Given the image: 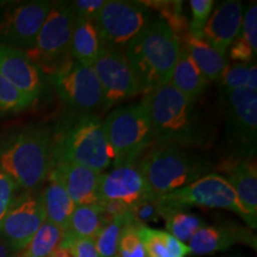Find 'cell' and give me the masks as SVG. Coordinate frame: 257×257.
<instances>
[{
  "mask_svg": "<svg viewBox=\"0 0 257 257\" xmlns=\"http://www.w3.org/2000/svg\"><path fill=\"white\" fill-rule=\"evenodd\" d=\"M243 14L244 10L240 2H223L208 18L202 32V40L214 48L220 55L225 56L231 43L239 35Z\"/></svg>",
  "mask_w": 257,
  "mask_h": 257,
  "instance_id": "ac0fdd59",
  "label": "cell"
},
{
  "mask_svg": "<svg viewBox=\"0 0 257 257\" xmlns=\"http://www.w3.org/2000/svg\"><path fill=\"white\" fill-rule=\"evenodd\" d=\"M213 4V0H191L189 2L192 12V21L188 25L189 36L202 40V32L211 16Z\"/></svg>",
  "mask_w": 257,
  "mask_h": 257,
  "instance_id": "e575fe53",
  "label": "cell"
},
{
  "mask_svg": "<svg viewBox=\"0 0 257 257\" xmlns=\"http://www.w3.org/2000/svg\"><path fill=\"white\" fill-rule=\"evenodd\" d=\"M106 225L99 205H79L70 217L68 232L79 238L94 239Z\"/></svg>",
  "mask_w": 257,
  "mask_h": 257,
  "instance_id": "d4e9b609",
  "label": "cell"
},
{
  "mask_svg": "<svg viewBox=\"0 0 257 257\" xmlns=\"http://www.w3.org/2000/svg\"><path fill=\"white\" fill-rule=\"evenodd\" d=\"M244 18L242 21L239 35L244 40L248 42L251 47L253 53L257 55V5L256 3L250 4L243 14Z\"/></svg>",
  "mask_w": 257,
  "mask_h": 257,
  "instance_id": "8d00e7d4",
  "label": "cell"
},
{
  "mask_svg": "<svg viewBox=\"0 0 257 257\" xmlns=\"http://www.w3.org/2000/svg\"><path fill=\"white\" fill-rule=\"evenodd\" d=\"M61 244L68 248L72 257H99L94 239L79 238L66 232Z\"/></svg>",
  "mask_w": 257,
  "mask_h": 257,
  "instance_id": "d590c367",
  "label": "cell"
},
{
  "mask_svg": "<svg viewBox=\"0 0 257 257\" xmlns=\"http://www.w3.org/2000/svg\"><path fill=\"white\" fill-rule=\"evenodd\" d=\"M42 199L46 212V221L67 231L75 204L67 194L66 189L57 182L49 181V185L42 192Z\"/></svg>",
  "mask_w": 257,
  "mask_h": 257,
  "instance_id": "cb8c5ba5",
  "label": "cell"
},
{
  "mask_svg": "<svg viewBox=\"0 0 257 257\" xmlns=\"http://www.w3.org/2000/svg\"><path fill=\"white\" fill-rule=\"evenodd\" d=\"M66 231L56 225L44 221L18 257H50L62 242Z\"/></svg>",
  "mask_w": 257,
  "mask_h": 257,
  "instance_id": "4316f807",
  "label": "cell"
},
{
  "mask_svg": "<svg viewBox=\"0 0 257 257\" xmlns=\"http://www.w3.org/2000/svg\"><path fill=\"white\" fill-rule=\"evenodd\" d=\"M169 83L193 101L197 100L208 86L206 78L202 75L182 44L181 53Z\"/></svg>",
  "mask_w": 257,
  "mask_h": 257,
  "instance_id": "603a6c76",
  "label": "cell"
},
{
  "mask_svg": "<svg viewBox=\"0 0 257 257\" xmlns=\"http://www.w3.org/2000/svg\"><path fill=\"white\" fill-rule=\"evenodd\" d=\"M75 22L76 15L70 2L53 3L34 47L25 50L31 62L43 74L49 75L57 67L72 59L70 42Z\"/></svg>",
  "mask_w": 257,
  "mask_h": 257,
  "instance_id": "52a82bcc",
  "label": "cell"
},
{
  "mask_svg": "<svg viewBox=\"0 0 257 257\" xmlns=\"http://www.w3.org/2000/svg\"><path fill=\"white\" fill-rule=\"evenodd\" d=\"M137 166L153 198L186 187L213 169L211 161L200 154L156 144L147 150Z\"/></svg>",
  "mask_w": 257,
  "mask_h": 257,
  "instance_id": "5b68a950",
  "label": "cell"
},
{
  "mask_svg": "<svg viewBox=\"0 0 257 257\" xmlns=\"http://www.w3.org/2000/svg\"><path fill=\"white\" fill-rule=\"evenodd\" d=\"M127 213L133 224L141 227L148 226L150 223H157L163 218V208L157 198H148L133 205L128 208Z\"/></svg>",
  "mask_w": 257,
  "mask_h": 257,
  "instance_id": "d6a6232c",
  "label": "cell"
},
{
  "mask_svg": "<svg viewBox=\"0 0 257 257\" xmlns=\"http://www.w3.org/2000/svg\"><path fill=\"white\" fill-rule=\"evenodd\" d=\"M18 188L19 187L14 180L0 170V220L5 216L9 207L11 206L16 191Z\"/></svg>",
  "mask_w": 257,
  "mask_h": 257,
  "instance_id": "74e56055",
  "label": "cell"
},
{
  "mask_svg": "<svg viewBox=\"0 0 257 257\" xmlns=\"http://www.w3.org/2000/svg\"><path fill=\"white\" fill-rule=\"evenodd\" d=\"M46 221L42 193L24 191L15 197L0 220V239L15 252L22 251Z\"/></svg>",
  "mask_w": 257,
  "mask_h": 257,
  "instance_id": "4fadbf2b",
  "label": "cell"
},
{
  "mask_svg": "<svg viewBox=\"0 0 257 257\" xmlns=\"http://www.w3.org/2000/svg\"><path fill=\"white\" fill-rule=\"evenodd\" d=\"M53 3L47 0L12 5L0 16V43L19 50L34 47Z\"/></svg>",
  "mask_w": 257,
  "mask_h": 257,
  "instance_id": "5bb4252c",
  "label": "cell"
},
{
  "mask_svg": "<svg viewBox=\"0 0 257 257\" xmlns=\"http://www.w3.org/2000/svg\"><path fill=\"white\" fill-rule=\"evenodd\" d=\"M125 55L143 94L168 85L181 53V42L161 18H153L130 43Z\"/></svg>",
  "mask_w": 257,
  "mask_h": 257,
  "instance_id": "7a4b0ae2",
  "label": "cell"
},
{
  "mask_svg": "<svg viewBox=\"0 0 257 257\" xmlns=\"http://www.w3.org/2000/svg\"><path fill=\"white\" fill-rule=\"evenodd\" d=\"M148 9L156 10L160 17L181 42L188 35L187 18L182 10V2H141Z\"/></svg>",
  "mask_w": 257,
  "mask_h": 257,
  "instance_id": "f1b7e54d",
  "label": "cell"
},
{
  "mask_svg": "<svg viewBox=\"0 0 257 257\" xmlns=\"http://www.w3.org/2000/svg\"><path fill=\"white\" fill-rule=\"evenodd\" d=\"M162 206V205H161ZM163 219L166 220L167 232L172 234L182 243H188L192 237L205 226L204 220L197 214L186 212L185 210L163 207Z\"/></svg>",
  "mask_w": 257,
  "mask_h": 257,
  "instance_id": "484cf974",
  "label": "cell"
},
{
  "mask_svg": "<svg viewBox=\"0 0 257 257\" xmlns=\"http://www.w3.org/2000/svg\"><path fill=\"white\" fill-rule=\"evenodd\" d=\"M115 257H117V256H115Z\"/></svg>",
  "mask_w": 257,
  "mask_h": 257,
  "instance_id": "b9f144b4",
  "label": "cell"
},
{
  "mask_svg": "<svg viewBox=\"0 0 257 257\" xmlns=\"http://www.w3.org/2000/svg\"><path fill=\"white\" fill-rule=\"evenodd\" d=\"M226 114L230 160L255 159L257 143V92L250 89L221 93Z\"/></svg>",
  "mask_w": 257,
  "mask_h": 257,
  "instance_id": "9c48e42d",
  "label": "cell"
},
{
  "mask_svg": "<svg viewBox=\"0 0 257 257\" xmlns=\"http://www.w3.org/2000/svg\"><path fill=\"white\" fill-rule=\"evenodd\" d=\"M104 46L95 22L76 17L70 42L72 59L83 66L92 67Z\"/></svg>",
  "mask_w": 257,
  "mask_h": 257,
  "instance_id": "44dd1931",
  "label": "cell"
},
{
  "mask_svg": "<svg viewBox=\"0 0 257 257\" xmlns=\"http://www.w3.org/2000/svg\"><path fill=\"white\" fill-rule=\"evenodd\" d=\"M112 162L102 121L89 113L72 114L53 131L51 165L75 163L101 173Z\"/></svg>",
  "mask_w": 257,
  "mask_h": 257,
  "instance_id": "277c9868",
  "label": "cell"
},
{
  "mask_svg": "<svg viewBox=\"0 0 257 257\" xmlns=\"http://www.w3.org/2000/svg\"><path fill=\"white\" fill-rule=\"evenodd\" d=\"M49 80L61 100L80 113L102 106L101 86L92 67L69 59L49 74Z\"/></svg>",
  "mask_w": 257,
  "mask_h": 257,
  "instance_id": "30bf717a",
  "label": "cell"
},
{
  "mask_svg": "<svg viewBox=\"0 0 257 257\" xmlns=\"http://www.w3.org/2000/svg\"><path fill=\"white\" fill-rule=\"evenodd\" d=\"M152 19L149 9L141 2L110 0L94 22L106 46L124 50Z\"/></svg>",
  "mask_w": 257,
  "mask_h": 257,
  "instance_id": "7c38bea8",
  "label": "cell"
},
{
  "mask_svg": "<svg viewBox=\"0 0 257 257\" xmlns=\"http://www.w3.org/2000/svg\"><path fill=\"white\" fill-rule=\"evenodd\" d=\"M100 178L101 173L87 167L61 163L51 167L47 179L62 186L75 206H79L98 204Z\"/></svg>",
  "mask_w": 257,
  "mask_h": 257,
  "instance_id": "e0dca14e",
  "label": "cell"
},
{
  "mask_svg": "<svg viewBox=\"0 0 257 257\" xmlns=\"http://www.w3.org/2000/svg\"><path fill=\"white\" fill-rule=\"evenodd\" d=\"M181 44L208 82L219 81L227 67L225 56L220 55L207 42L189 35L181 41Z\"/></svg>",
  "mask_w": 257,
  "mask_h": 257,
  "instance_id": "7402d4cb",
  "label": "cell"
},
{
  "mask_svg": "<svg viewBox=\"0 0 257 257\" xmlns=\"http://www.w3.org/2000/svg\"><path fill=\"white\" fill-rule=\"evenodd\" d=\"M133 224L128 213L123 217L115 218L114 220L106 224L98 236L94 238V244L99 257H115L118 251V244L126 225Z\"/></svg>",
  "mask_w": 257,
  "mask_h": 257,
  "instance_id": "f546056e",
  "label": "cell"
},
{
  "mask_svg": "<svg viewBox=\"0 0 257 257\" xmlns=\"http://www.w3.org/2000/svg\"><path fill=\"white\" fill-rule=\"evenodd\" d=\"M117 257H147L136 225L130 224L124 227L118 244Z\"/></svg>",
  "mask_w": 257,
  "mask_h": 257,
  "instance_id": "836d02e7",
  "label": "cell"
},
{
  "mask_svg": "<svg viewBox=\"0 0 257 257\" xmlns=\"http://www.w3.org/2000/svg\"><path fill=\"white\" fill-rule=\"evenodd\" d=\"M157 200L163 207L176 210H184L187 206L229 210L238 214L251 229H256L257 220L250 217L248 212L244 210L232 186L224 176L214 173L202 176L186 187L161 195Z\"/></svg>",
  "mask_w": 257,
  "mask_h": 257,
  "instance_id": "ba28073f",
  "label": "cell"
},
{
  "mask_svg": "<svg viewBox=\"0 0 257 257\" xmlns=\"http://www.w3.org/2000/svg\"><path fill=\"white\" fill-rule=\"evenodd\" d=\"M226 179L244 210L257 220V168L255 159L230 160L225 163Z\"/></svg>",
  "mask_w": 257,
  "mask_h": 257,
  "instance_id": "ffe728a7",
  "label": "cell"
},
{
  "mask_svg": "<svg viewBox=\"0 0 257 257\" xmlns=\"http://www.w3.org/2000/svg\"><path fill=\"white\" fill-rule=\"evenodd\" d=\"M53 130L28 125L0 138V170L24 191H32L48 178Z\"/></svg>",
  "mask_w": 257,
  "mask_h": 257,
  "instance_id": "3957f363",
  "label": "cell"
},
{
  "mask_svg": "<svg viewBox=\"0 0 257 257\" xmlns=\"http://www.w3.org/2000/svg\"><path fill=\"white\" fill-rule=\"evenodd\" d=\"M237 243L249 244L256 248V237L245 227L238 225L202 226L188 242L189 252L193 255H211L227 250Z\"/></svg>",
  "mask_w": 257,
  "mask_h": 257,
  "instance_id": "d6986e66",
  "label": "cell"
},
{
  "mask_svg": "<svg viewBox=\"0 0 257 257\" xmlns=\"http://www.w3.org/2000/svg\"><path fill=\"white\" fill-rule=\"evenodd\" d=\"M230 57L231 60L236 61L238 63L249 64L252 63V60L256 57V54L253 53L248 42L238 35L230 46Z\"/></svg>",
  "mask_w": 257,
  "mask_h": 257,
  "instance_id": "ab89813d",
  "label": "cell"
},
{
  "mask_svg": "<svg viewBox=\"0 0 257 257\" xmlns=\"http://www.w3.org/2000/svg\"><path fill=\"white\" fill-rule=\"evenodd\" d=\"M138 232L146 249L147 257H170L169 244L172 234L149 226L138 227Z\"/></svg>",
  "mask_w": 257,
  "mask_h": 257,
  "instance_id": "1f68e13d",
  "label": "cell"
},
{
  "mask_svg": "<svg viewBox=\"0 0 257 257\" xmlns=\"http://www.w3.org/2000/svg\"><path fill=\"white\" fill-rule=\"evenodd\" d=\"M34 99L22 93L0 74V118L18 114L35 104Z\"/></svg>",
  "mask_w": 257,
  "mask_h": 257,
  "instance_id": "4dcf8cb0",
  "label": "cell"
},
{
  "mask_svg": "<svg viewBox=\"0 0 257 257\" xmlns=\"http://www.w3.org/2000/svg\"><path fill=\"white\" fill-rule=\"evenodd\" d=\"M152 120L154 144L178 149H204L211 141V131L195 107V101L180 93L170 83L144 94Z\"/></svg>",
  "mask_w": 257,
  "mask_h": 257,
  "instance_id": "6da1fadb",
  "label": "cell"
},
{
  "mask_svg": "<svg viewBox=\"0 0 257 257\" xmlns=\"http://www.w3.org/2000/svg\"><path fill=\"white\" fill-rule=\"evenodd\" d=\"M102 125L115 167L135 162L155 142L152 120L143 102L113 110Z\"/></svg>",
  "mask_w": 257,
  "mask_h": 257,
  "instance_id": "8992f818",
  "label": "cell"
},
{
  "mask_svg": "<svg viewBox=\"0 0 257 257\" xmlns=\"http://www.w3.org/2000/svg\"><path fill=\"white\" fill-rule=\"evenodd\" d=\"M0 257H18V253L10 248L4 240L0 239Z\"/></svg>",
  "mask_w": 257,
  "mask_h": 257,
  "instance_id": "60d3db41",
  "label": "cell"
},
{
  "mask_svg": "<svg viewBox=\"0 0 257 257\" xmlns=\"http://www.w3.org/2000/svg\"><path fill=\"white\" fill-rule=\"evenodd\" d=\"M0 74L22 93L37 100L46 88L44 74L24 50L0 43Z\"/></svg>",
  "mask_w": 257,
  "mask_h": 257,
  "instance_id": "2e32d148",
  "label": "cell"
},
{
  "mask_svg": "<svg viewBox=\"0 0 257 257\" xmlns=\"http://www.w3.org/2000/svg\"><path fill=\"white\" fill-rule=\"evenodd\" d=\"M220 92L250 89L257 92V64L237 63L227 66L219 80Z\"/></svg>",
  "mask_w": 257,
  "mask_h": 257,
  "instance_id": "83f0119b",
  "label": "cell"
},
{
  "mask_svg": "<svg viewBox=\"0 0 257 257\" xmlns=\"http://www.w3.org/2000/svg\"><path fill=\"white\" fill-rule=\"evenodd\" d=\"M92 68L101 86L102 110L142 93L124 50L105 44Z\"/></svg>",
  "mask_w": 257,
  "mask_h": 257,
  "instance_id": "8fae6325",
  "label": "cell"
},
{
  "mask_svg": "<svg viewBox=\"0 0 257 257\" xmlns=\"http://www.w3.org/2000/svg\"><path fill=\"white\" fill-rule=\"evenodd\" d=\"M153 198L136 162L114 167L101 174L99 201H119L131 207L138 201Z\"/></svg>",
  "mask_w": 257,
  "mask_h": 257,
  "instance_id": "9a60e30c",
  "label": "cell"
},
{
  "mask_svg": "<svg viewBox=\"0 0 257 257\" xmlns=\"http://www.w3.org/2000/svg\"><path fill=\"white\" fill-rule=\"evenodd\" d=\"M106 0H76L70 2L76 17L95 21L96 16L104 8Z\"/></svg>",
  "mask_w": 257,
  "mask_h": 257,
  "instance_id": "f35d334b",
  "label": "cell"
}]
</instances>
